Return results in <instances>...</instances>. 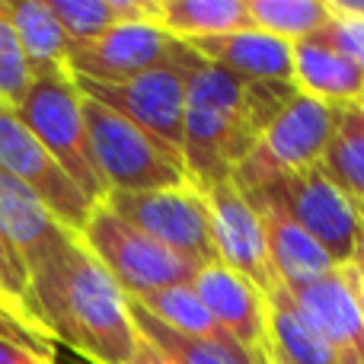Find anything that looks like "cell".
<instances>
[{"label":"cell","mask_w":364,"mask_h":364,"mask_svg":"<svg viewBox=\"0 0 364 364\" xmlns=\"http://www.w3.org/2000/svg\"><path fill=\"white\" fill-rule=\"evenodd\" d=\"M83 122L96 173L109 192H154L188 186V170L179 154L141 132L125 115L83 96Z\"/></svg>","instance_id":"cell-3"},{"label":"cell","mask_w":364,"mask_h":364,"mask_svg":"<svg viewBox=\"0 0 364 364\" xmlns=\"http://www.w3.org/2000/svg\"><path fill=\"white\" fill-rule=\"evenodd\" d=\"M19 115L42 147L58 160L64 173L77 182L93 205H102L109 195L90 154L87 122H83V93L77 80H36L29 96L19 106Z\"/></svg>","instance_id":"cell-6"},{"label":"cell","mask_w":364,"mask_h":364,"mask_svg":"<svg viewBox=\"0 0 364 364\" xmlns=\"http://www.w3.org/2000/svg\"><path fill=\"white\" fill-rule=\"evenodd\" d=\"M0 230H4L6 243L13 246V252L19 256V262L29 265L68 227L58 224L51 211L29 188H23L16 179L0 173Z\"/></svg>","instance_id":"cell-20"},{"label":"cell","mask_w":364,"mask_h":364,"mask_svg":"<svg viewBox=\"0 0 364 364\" xmlns=\"http://www.w3.org/2000/svg\"><path fill=\"white\" fill-rule=\"evenodd\" d=\"M102 205L195 269L218 262L205 198L192 182L154 192H109Z\"/></svg>","instance_id":"cell-7"},{"label":"cell","mask_w":364,"mask_h":364,"mask_svg":"<svg viewBox=\"0 0 364 364\" xmlns=\"http://www.w3.org/2000/svg\"><path fill=\"white\" fill-rule=\"evenodd\" d=\"M0 320H10V323H13V316L4 310V304H0ZM16 326H19V323H16Z\"/></svg>","instance_id":"cell-33"},{"label":"cell","mask_w":364,"mask_h":364,"mask_svg":"<svg viewBox=\"0 0 364 364\" xmlns=\"http://www.w3.org/2000/svg\"><path fill=\"white\" fill-rule=\"evenodd\" d=\"M294 90L333 109L361 106L364 70L320 36H310L304 42H294Z\"/></svg>","instance_id":"cell-17"},{"label":"cell","mask_w":364,"mask_h":364,"mask_svg":"<svg viewBox=\"0 0 364 364\" xmlns=\"http://www.w3.org/2000/svg\"><path fill=\"white\" fill-rule=\"evenodd\" d=\"M329 10H333V6H329ZM316 36H320L323 42H329L339 55H346L348 61L358 64V68L364 70V19H352V16H339V13H333V19H329Z\"/></svg>","instance_id":"cell-29"},{"label":"cell","mask_w":364,"mask_h":364,"mask_svg":"<svg viewBox=\"0 0 364 364\" xmlns=\"http://www.w3.org/2000/svg\"><path fill=\"white\" fill-rule=\"evenodd\" d=\"M0 173L29 188L51 211L58 224L80 233L93 214V201L77 188V182L58 166V160L29 132L19 109L0 102Z\"/></svg>","instance_id":"cell-9"},{"label":"cell","mask_w":364,"mask_h":364,"mask_svg":"<svg viewBox=\"0 0 364 364\" xmlns=\"http://www.w3.org/2000/svg\"><path fill=\"white\" fill-rule=\"evenodd\" d=\"M333 13L339 16H352V19H364V0H329Z\"/></svg>","instance_id":"cell-31"},{"label":"cell","mask_w":364,"mask_h":364,"mask_svg":"<svg viewBox=\"0 0 364 364\" xmlns=\"http://www.w3.org/2000/svg\"><path fill=\"white\" fill-rule=\"evenodd\" d=\"M58 364H87V361H80V358H68V361H58Z\"/></svg>","instance_id":"cell-34"},{"label":"cell","mask_w":364,"mask_h":364,"mask_svg":"<svg viewBox=\"0 0 364 364\" xmlns=\"http://www.w3.org/2000/svg\"><path fill=\"white\" fill-rule=\"evenodd\" d=\"M192 288L211 314V320L220 326V333L243 348L250 364H262L272 358L265 294L250 278L237 275L220 262H211L195 272Z\"/></svg>","instance_id":"cell-13"},{"label":"cell","mask_w":364,"mask_h":364,"mask_svg":"<svg viewBox=\"0 0 364 364\" xmlns=\"http://www.w3.org/2000/svg\"><path fill=\"white\" fill-rule=\"evenodd\" d=\"M262 192L272 201H278L282 211L326 250L333 265L355 262L361 233V208L352 195H346L329 179V173L320 164L307 166L301 173H291V176H282Z\"/></svg>","instance_id":"cell-8"},{"label":"cell","mask_w":364,"mask_h":364,"mask_svg":"<svg viewBox=\"0 0 364 364\" xmlns=\"http://www.w3.org/2000/svg\"><path fill=\"white\" fill-rule=\"evenodd\" d=\"M80 240L87 250L106 265V272L119 282V288L128 297H141L151 291L176 288V284H192L195 265L179 259L157 240L141 233L128 220H122L106 205H96L90 220L83 224Z\"/></svg>","instance_id":"cell-5"},{"label":"cell","mask_w":364,"mask_h":364,"mask_svg":"<svg viewBox=\"0 0 364 364\" xmlns=\"http://www.w3.org/2000/svg\"><path fill=\"white\" fill-rule=\"evenodd\" d=\"M333 125H336L333 106L310 100L304 93H294L288 100V106L262 132L256 147L243 157V164L233 170L230 182L240 192L252 195L269 188L282 176L316 166L323 160L329 138H333Z\"/></svg>","instance_id":"cell-4"},{"label":"cell","mask_w":364,"mask_h":364,"mask_svg":"<svg viewBox=\"0 0 364 364\" xmlns=\"http://www.w3.org/2000/svg\"><path fill=\"white\" fill-rule=\"evenodd\" d=\"M262 364H282V361H278V358H275V355H272V358H269V361H262Z\"/></svg>","instance_id":"cell-35"},{"label":"cell","mask_w":364,"mask_h":364,"mask_svg":"<svg viewBox=\"0 0 364 364\" xmlns=\"http://www.w3.org/2000/svg\"><path fill=\"white\" fill-rule=\"evenodd\" d=\"M265 310L272 355L282 364H346L342 355L323 339L320 329L297 310L284 284L265 297Z\"/></svg>","instance_id":"cell-19"},{"label":"cell","mask_w":364,"mask_h":364,"mask_svg":"<svg viewBox=\"0 0 364 364\" xmlns=\"http://www.w3.org/2000/svg\"><path fill=\"white\" fill-rule=\"evenodd\" d=\"M29 301L42 333L87 364H128L138 352L132 301L80 233L61 230L29 265Z\"/></svg>","instance_id":"cell-1"},{"label":"cell","mask_w":364,"mask_h":364,"mask_svg":"<svg viewBox=\"0 0 364 364\" xmlns=\"http://www.w3.org/2000/svg\"><path fill=\"white\" fill-rule=\"evenodd\" d=\"M252 29L284 42H304L333 19L329 0H246Z\"/></svg>","instance_id":"cell-24"},{"label":"cell","mask_w":364,"mask_h":364,"mask_svg":"<svg viewBox=\"0 0 364 364\" xmlns=\"http://www.w3.org/2000/svg\"><path fill=\"white\" fill-rule=\"evenodd\" d=\"M132 316L138 326L141 339H147L160 355L170 364H246L243 358H237L233 352H227L224 346L214 342H201V339H188V336L176 333V329L164 326L160 320H154L144 307L132 301Z\"/></svg>","instance_id":"cell-25"},{"label":"cell","mask_w":364,"mask_h":364,"mask_svg":"<svg viewBox=\"0 0 364 364\" xmlns=\"http://www.w3.org/2000/svg\"><path fill=\"white\" fill-rule=\"evenodd\" d=\"M188 55V45L164 32L157 23H122L93 42H80L70 51L77 80L125 83L147 70L176 64Z\"/></svg>","instance_id":"cell-11"},{"label":"cell","mask_w":364,"mask_h":364,"mask_svg":"<svg viewBox=\"0 0 364 364\" xmlns=\"http://www.w3.org/2000/svg\"><path fill=\"white\" fill-rule=\"evenodd\" d=\"M138 307H144L154 320H160L164 326L176 329V333L188 336V339H201V342H214V346H224L227 352H233L237 358H243L250 364V358L243 355V348L237 342H230L220 326L211 320V314L205 310L201 297L195 294L192 284H176V288H164V291H151V294L141 297H128Z\"/></svg>","instance_id":"cell-22"},{"label":"cell","mask_w":364,"mask_h":364,"mask_svg":"<svg viewBox=\"0 0 364 364\" xmlns=\"http://www.w3.org/2000/svg\"><path fill=\"white\" fill-rule=\"evenodd\" d=\"M128 364H170V361H166L164 355H160L147 339H141L138 342V352H134V358L128 361Z\"/></svg>","instance_id":"cell-30"},{"label":"cell","mask_w":364,"mask_h":364,"mask_svg":"<svg viewBox=\"0 0 364 364\" xmlns=\"http://www.w3.org/2000/svg\"><path fill=\"white\" fill-rule=\"evenodd\" d=\"M320 166L329 179L364 205V106H339Z\"/></svg>","instance_id":"cell-23"},{"label":"cell","mask_w":364,"mask_h":364,"mask_svg":"<svg viewBox=\"0 0 364 364\" xmlns=\"http://www.w3.org/2000/svg\"><path fill=\"white\" fill-rule=\"evenodd\" d=\"M361 106H364V102H361Z\"/></svg>","instance_id":"cell-37"},{"label":"cell","mask_w":364,"mask_h":364,"mask_svg":"<svg viewBox=\"0 0 364 364\" xmlns=\"http://www.w3.org/2000/svg\"><path fill=\"white\" fill-rule=\"evenodd\" d=\"M10 4L32 77L36 80H77L74 68H70L74 42L61 29L48 0H10Z\"/></svg>","instance_id":"cell-18"},{"label":"cell","mask_w":364,"mask_h":364,"mask_svg":"<svg viewBox=\"0 0 364 364\" xmlns=\"http://www.w3.org/2000/svg\"><path fill=\"white\" fill-rule=\"evenodd\" d=\"M195 61V51L176 64L147 70V74L134 77L125 83H93V80H77L80 93L90 100L109 106L112 112L125 115L128 122L157 138L164 147L182 157V112H186V74L188 64ZM186 164V160H182Z\"/></svg>","instance_id":"cell-10"},{"label":"cell","mask_w":364,"mask_h":364,"mask_svg":"<svg viewBox=\"0 0 364 364\" xmlns=\"http://www.w3.org/2000/svg\"><path fill=\"white\" fill-rule=\"evenodd\" d=\"M0 364H58V346L16 323L0 320Z\"/></svg>","instance_id":"cell-28"},{"label":"cell","mask_w":364,"mask_h":364,"mask_svg":"<svg viewBox=\"0 0 364 364\" xmlns=\"http://www.w3.org/2000/svg\"><path fill=\"white\" fill-rule=\"evenodd\" d=\"M294 93V83L243 80L195 55L186 74L182 112V160L188 182L208 188L230 179Z\"/></svg>","instance_id":"cell-2"},{"label":"cell","mask_w":364,"mask_h":364,"mask_svg":"<svg viewBox=\"0 0 364 364\" xmlns=\"http://www.w3.org/2000/svg\"><path fill=\"white\" fill-rule=\"evenodd\" d=\"M157 26L179 42L252 29L246 0H157Z\"/></svg>","instance_id":"cell-21"},{"label":"cell","mask_w":364,"mask_h":364,"mask_svg":"<svg viewBox=\"0 0 364 364\" xmlns=\"http://www.w3.org/2000/svg\"><path fill=\"white\" fill-rule=\"evenodd\" d=\"M0 304H4V310L13 316V323H19L23 329H29V333L42 336V339H48V336L42 333V326H38L36 314H32L26 265L19 262V256L13 252V246L6 243L4 230H0ZM48 342H51V339H48ZM51 346H55V342H51Z\"/></svg>","instance_id":"cell-27"},{"label":"cell","mask_w":364,"mask_h":364,"mask_svg":"<svg viewBox=\"0 0 364 364\" xmlns=\"http://www.w3.org/2000/svg\"><path fill=\"white\" fill-rule=\"evenodd\" d=\"M250 201L259 211L272 269H275L278 282H282L284 288H291V284H307V282H314V278H323L326 272L339 269V265H333V259L326 256V250H323L301 224H294V220L282 211L278 201H272L265 192L250 195Z\"/></svg>","instance_id":"cell-16"},{"label":"cell","mask_w":364,"mask_h":364,"mask_svg":"<svg viewBox=\"0 0 364 364\" xmlns=\"http://www.w3.org/2000/svg\"><path fill=\"white\" fill-rule=\"evenodd\" d=\"M198 192L205 198L208 220H211V240L218 262L237 272V275L250 278L265 297L282 288L269 259L262 220H259V211L250 201V195L240 192L230 179L214 182V186L198 188Z\"/></svg>","instance_id":"cell-12"},{"label":"cell","mask_w":364,"mask_h":364,"mask_svg":"<svg viewBox=\"0 0 364 364\" xmlns=\"http://www.w3.org/2000/svg\"><path fill=\"white\" fill-rule=\"evenodd\" d=\"M355 272H358V269H355ZM358 275H361V291H364V272H358Z\"/></svg>","instance_id":"cell-36"},{"label":"cell","mask_w":364,"mask_h":364,"mask_svg":"<svg viewBox=\"0 0 364 364\" xmlns=\"http://www.w3.org/2000/svg\"><path fill=\"white\" fill-rule=\"evenodd\" d=\"M361 208V233H358V250H355V269L358 272H364V205H358Z\"/></svg>","instance_id":"cell-32"},{"label":"cell","mask_w":364,"mask_h":364,"mask_svg":"<svg viewBox=\"0 0 364 364\" xmlns=\"http://www.w3.org/2000/svg\"><path fill=\"white\" fill-rule=\"evenodd\" d=\"M195 55L243 80L259 83H294V45L259 29H240L227 36L186 42Z\"/></svg>","instance_id":"cell-15"},{"label":"cell","mask_w":364,"mask_h":364,"mask_svg":"<svg viewBox=\"0 0 364 364\" xmlns=\"http://www.w3.org/2000/svg\"><path fill=\"white\" fill-rule=\"evenodd\" d=\"M32 83H36V77L26 61L16 23H13V4L0 0V102L19 109L29 96Z\"/></svg>","instance_id":"cell-26"},{"label":"cell","mask_w":364,"mask_h":364,"mask_svg":"<svg viewBox=\"0 0 364 364\" xmlns=\"http://www.w3.org/2000/svg\"><path fill=\"white\" fill-rule=\"evenodd\" d=\"M288 294L342 361L364 364V291L355 265H339L307 284H291Z\"/></svg>","instance_id":"cell-14"}]
</instances>
